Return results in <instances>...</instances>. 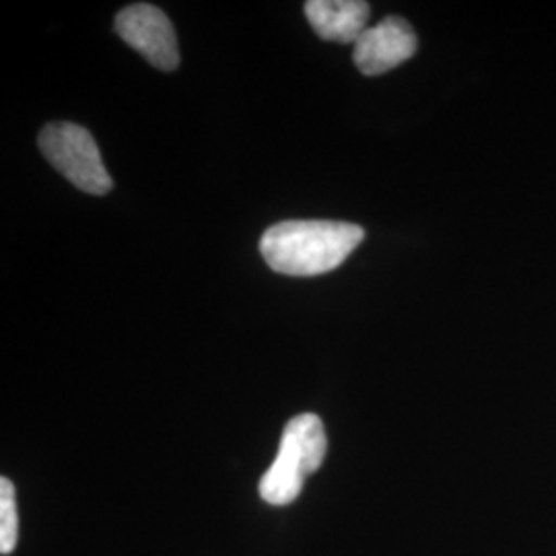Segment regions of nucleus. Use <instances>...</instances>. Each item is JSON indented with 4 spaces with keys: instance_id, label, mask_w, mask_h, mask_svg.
<instances>
[{
    "instance_id": "obj_1",
    "label": "nucleus",
    "mask_w": 556,
    "mask_h": 556,
    "mask_svg": "<svg viewBox=\"0 0 556 556\" xmlns=\"http://www.w3.org/2000/svg\"><path fill=\"white\" fill-rule=\"evenodd\" d=\"M365 238L344 220H282L260 239L266 264L287 277H318L338 268Z\"/></svg>"
},
{
    "instance_id": "obj_2",
    "label": "nucleus",
    "mask_w": 556,
    "mask_h": 556,
    "mask_svg": "<svg viewBox=\"0 0 556 556\" xmlns=\"http://www.w3.org/2000/svg\"><path fill=\"white\" fill-rule=\"evenodd\" d=\"M326 429L318 415L291 418L282 431L277 459L260 478V497L270 505H289L301 495L305 480L324 464Z\"/></svg>"
},
{
    "instance_id": "obj_3",
    "label": "nucleus",
    "mask_w": 556,
    "mask_h": 556,
    "mask_svg": "<svg viewBox=\"0 0 556 556\" xmlns=\"http://www.w3.org/2000/svg\"><path fill=\"white\" fill-rule=\"evenodd\" d=\"M40 151L59 174L83 192L103 197L112 190V178L101 160L98 142L79 124H48L41 130Z\"/></svg>"
},
{
    "instance_id": "obj_4",
    "label": "nucleus",
    "mask_w": 556,
    "mask_h": 556,
    "mask_svg": "<svg viewBox=\"0 0 556 556\" xmlns=\"http://www.w3.org/2000/svg\"><path fill=\"white\" fill-rule=\"evenodd\" d=\"M116 31L161 71H176L179 64L178 38L167 15L147 2L130 4L116 15Z\"/></svg>"
},
{
    "instance_id": "obj_5",
    "label": "nucleus",
    "mask_w": 556,
    "mask_h": 556,
    "mask_svg": "<svg viewBox=\"0 0 556 556\" xmlns=\"http://www.w3.org/2000/svg\"><path fill=\"white\" fill-rule=\"evenodd\" d=\"M417 48V34L410 23L392 15L363 31L355 41L353 60L363 75L378 77L413 59Z\"/></svg>"
},
{
    "instance_id": "obj_6",
    "label": "nucleus",
    "mask_w": 556,
    "mask_h": 556,
    "mask_svg": "<svg viewBox=\"0 0 556 556\" xmlns=\"http://www.w3.org/2000/svg\"><path fill=\"white\" fill-rule=\"evenodd\" d=\"M305 15L321 40L355 43L369 27L371 9L363 0H309Z\"/></svg>"
},
{
    "instance_id": "obj_7",
    "label": "nucleus",
    "mask_w": 556,
    "mask_h": 556,
    "mask_svg": "<svg viewBox=\"0 0 556 556\" xmlns=\"http://www.w3.org/2000/svg\"><path fill=\"white\" fill-rule=\"evenodd\" d=\"M20 538V516L15 486L9 478H0V553L11 555Z\"/></svg>"
}]
</instances>
